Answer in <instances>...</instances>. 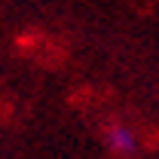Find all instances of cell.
Listing matches in <instances>:
<instances>
[{
	"mask_svg": "<svg viewBox=\"0 0 159 159\" xmlns=\"http://www.w3.org/2000/svg\"><path fill=\"white\" fill-rule=\"evenodd\" d=\"M107 144H110L113 153H135V147H138L135 135H132L125 125H113V129L107 132Z\"/></svg>",
	"mask_w": 159,
	"mask_h": 159,
	"instance_id": "6da1fadb",
	"label": "cell"
}]
</instances>
